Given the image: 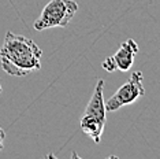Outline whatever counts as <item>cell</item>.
<instances>
[{
	"mask_svg": "<svg viewBox=\"0 0 160 159\" xmlns=\"http://www.w3.org/2000/svg\"><path fill=\"white\" fill-rule=\"evenodd\" d=\"M42 51L33 40L7 32L0 48V63L7 74L23 77L41 69Z\"/></svg>",
	"mask_w": 160,
	"mask_h": 159,
	"instance_id": "cell-1",
	"label": "cell"
},
{
	"mask_svg": "<svg viewBox=\"0 0 160 159\" xmlns=\"http://www.w3.org/2000/svg\"><path fill=\"white\" fill-rule=\"evenodd\" d=\"M107 110L104 102V81L99 80L94 86L93 95L81 118V129L94 143H100L103 136L105 122H107Z\"/></svg>",
	"mask_w": 160,
	"mask_h": 159,
	"instance_id": "cell-2",
	"label": "cell"
},
{
	"mask_svg": "<svg viewBox=\"0 0 160 159\" xmlns=\"http://www.w3.org/2000/svg\"><path fill=\"white\" fill-rule=\"evenodd\" d=\"M78 11V4L74 0H51L34 22V29L38 32L51 28H64Z\"/></svg>",
	"mask_w": 160,
	"mask_h": 159,
	"instance_id": "cell-3",
	"label": "cell"
},
{
	"mask_svg": "<svg viewBox=\"0 0 160 159\" xmlns=\"http://www.w3.org/2000/svg\"><path fill=\"white\" fill-rule=\"evenodd\" d=\"M144 75L141 71H133L130 78L121 88L105 102V110L116 111L123 106H129L134 103L138 97L145 95V88L142 85Z\"/></svg>",
	"mask_w": 160,
	"mask_h": 159,
	"instance_id": "cell-4",
	"label": "cell"
},
{
	"mask_svg": "<svg viewBox=\"0 0 160 159\" xmlns=\"http://www.w3.org/2000/svg\"><path fill=\"white\" fill-rule=\"evenodd\" d=\"M138 54V45L133 38H127L121 44L118 52L111 56V60L115 66V70L129 71L134 63V56Z\"/></svg>",
	"mask_w": 160,
	"mask_h": 159,
	"instance_id": "cell-5",
	"label": "cell"
},
{
	"mask_svg": "<svg viewBox=\"0 0 160 159\" xmlns=\"http://www.w3.org/2000/svg\"><path fill=\"white\" fill-rule=\"evenodd\" d=\"M4 139H6V133L2 128H0V151L4 148Z\"/></svg>",
	"mask_w": 160,
	"mask_h": 159,
	"instance_id": "cell-6",
	"label": "cell"
},
{
	"mask_svg": "<svg viewBox=\"0 0 160 159\" xmlns=\"http://www.w3.org/2000/svg\"><path fill=\"white\" fill-rule=\"evenodd\" d=\"M0 93H2V85H0Z\"/></svg>",
	"mask_w": 160,
	"mask_h": 159,
	"instance_id": "cell-7",
	"label": "cell"
}]
</instances>
